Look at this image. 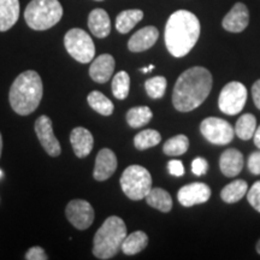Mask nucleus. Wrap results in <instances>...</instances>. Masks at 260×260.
Segmentation results:
<instances>
[{"label": "nucleus", "mask_w": 260, "mask_h": 260, "mask_svg": "<svg viewBox=\"0 0 260 260\" xmlns=\"http://www.w3.org/2000/svg\"><path fill=\"white\" fill-rule=\"evenodd\" d=\"M117 170V157L110 148L100 149L95 159L93 177L96 181H106Z\"/></svg>", "instance_id": "nucleus-13"}, {"label": "nucleus", "mask_w": 260, "mask_h": 260, "mask_svg": "<svg viewBox=\"0 0 260 260\" xmlns=\"http://www.w3.org/2000/svg\"><path fill=\"white\" fill-rule=\"evenodd\" d=\"M253 138H254V145L260 149V125L255 129V133L254 135H253Z\"/></svg>", "instance_id": "nucleus-38"}, {"label": "nucleus", "mask_w": 260, "mask_h": 260, "mask_svg": "<svg viewBox=\"0 0 260 260\" xmlns=\"http://www.w3.org/2000/svg\"><path fill=\"white\" fill-rule=\"evenodd\" d=\"M2 149H3V138H2V134H0V157H2Z\"/></svg>", "instance_id": "nucleus-41"}, {"label": "nucleus", "mask_w": 260, "mask_h": 260, "mask_svg": "<svg viewBox=\"0 0 260 260\" xmlns=\"http://www.w3.org/2000/svg\"><path fill=\"white\" fill-rule=\"evenodd\" d=\"M148 245V236L144 232H135L126 235L121 249L126 255H135L142 252Z\"/></svg>", "instance_id": "nucleus-22"}, {"label": "nucleus", "mask_w": 260, "mask_h": 260, "mask_svg": "<svg viewBox=\"0 0 260 260\" xmlns=\"http://www.w3.org/2000/svg\"><path fill=\"white\" fill-rule=\"evenodd\" d=\"M256 129V119L252 113H245L237 119L235 125V134L241 140H251Z\"/></svg>", "instance_id": "nucleus-27"}, {"label": "nucleus", "mask_w": 260, "mask_h": 260, "mask_svg": "<svg viewBox=\"0 0 260 260\" xmlns=\"http://www.w3.org/2000/svg\"><path fill=\"white\" fill-rule=\"evenodd\" d=\"M88 28L96 38L104 39L111 32V21L105 10L94 9L88 16Z\"/></svg>", "instance_id": "nucleus-19"}, {"label": "nucleus", "mask_w": 260, "mask_h": 260, "mask_svg": "<svg viewBox=\"0 0 260 260\" xmlns=\"http://www.w3.org/2000/svg\"><path fill=\"white\" fill-rule=\"evenodd\" d=\"M211 198V189L203 182H193V183L183 186L178 190L177 199L184 207H191L194 205H200L209 201Z\"/></svg>", "instance_id": "nucleus-12"}, {"label": "nucleus", "mask_w": 260, "mask_h": 260, "mask_svg": "<svg viewBox=\"0 0 260 260\" xmlns=\"http://www.w3.org/2000/svg\"><path fill=\"white\" fill-rule=\"evenodd\" d=\"M189 148V140L186 135H176L174 138L169 139L162 146V151L167 155L170 157H178L184 154Z\"/></svg>", "instance_id": "nucleus-28"}, {"label": "nucleus", "mask_w": 260, "mask_h": 260, "mask_svg": "<svg viewBox=\"0 0 260 260\" xmlns=\"http://www.w3.org/2000/svg\"><path fill=\"white\" fill-rule=\"evenodd\" d=\"M159 38L158 29L153 25H148L136 31L128 41L129 51L139 53V52L147 51L157 42Z\"/></svg>", "instance_id": "nucleus-16"}, {"label": "nucleus", "mask_w": 260, "mask_h": 260, "mask_svg": "<svg viewBox=\"0 0 260 260\" xmlns=\"http://www.w3.org/2000/svg\"><path fill=\"white\" fill-rule=\"evenodd\" d=\"M19 17V0H0V31H8Z\"/></svg>", "instance_id": "nucleus-20"}, {"label": "nucleus", "mask_w": 260, "mask_h": 260, "mask_svg": "<svg viewBox=\"0 0 260 260\" xmlns=\"http://www.w3.org/2000/svg\"><path fill=\"white\" fill-rule=\"evenodd\" d=\"M70 142L76 157L86 158L92 152L94 139L92 133L88 129L77 126V128L73 129V132H71Z\"/></svg>", "instance_id": "nucleus-17"}, {"label": "nucleus", "mask_w": 260, "mask_h": 260, "mask_svg": "<svg viewBox=\"0 0 260 260\" xmlns=\"http://www.w3.org/2000/svg\"><path fill=\"white\" fill-rule=\"evenodd\" d=\"M212 89V75L206 68L193 67L180 75L172 92V104L180 112H189L203 104Z\"/></svg>", "instance_id": "nucleus-1"}, {"label": "nucleus", "mask_w": 260, "mask_h": 260, "mask_svg": "<svg viewBox=\"0 0 260 260\" xmlns=\"http://www.w3.org/2000/svg\"><path fill=\"white\" fill-rule=\"evenodd\" d=\"M247 165H248L249 171H251L253 175H260V151L253 152V153L249 155Z\"/></svg>", "instance_id": "nucleus-35"}, {"label": "nucleus", "mask_w": 260, "mask_h": 260, "mask_svg": "<svg viewBox=\"0 0 260 260\" xmlns=\"http://www.w3.org/2000/svg\"><path fill=\"white\" fill-rule=\"evenodd\" d=\"M130 77L125 71H119L112 80V94L116 99L124 100L129 95Z\"/></svg>", "instance_id": "nucleus-30"}, {"label": "nucleus", "mask_w": 260, "mask_h": 260, "mask_svg": "<svg viewBox=\"0 0 260 260\" xmlns=\"http://www.w3.org/2000/svg\"><path fill=\"white\" fill-rule=\"evenodd\" d=\"M35 133L42 147L51 157H58L61 148L58 139L53 134V126L50 117L42 115L35 122Z\"/></svg>", "instance_id": "nucleus-11"}, {"label": "nucleus", "mask_w": 260, "mask_h": 260, "mask_svg": "<svg viewBox=\"0 0 260 260\" xmlns=\"http://www.w3.org/2000/svg\"><path fill=\"white\" fill-rule=\"evenodd\" d=\"M200 132L207 141L214 145L230 144L235 135V129L230 123L217 117L205 118L200 124Z\"/></svg>", "instance_id": "nucleus-9"}, {"label": "nucleus", "mask_w": 260, "mask_h": 260, "mask_svg": "<svg viewBox=\"0 0 260 260\" xmlns=\"http://www.w3.org/2000/svg\"><path fill=\"white\" fill-rule=\"evenodd\" d=\"M249 23L248 9L242 3H236L234 8L224 17L222 25L225 30L230 32H241Z\"/></svg>", "instance_id": "nucleus-14"}, {"label": "nucleus", "mask_w": 260, "mask_h": 260, "mask_svg": "<svg viewBox=\"0 0 260 260\" xmlns=\"http://www.w3.org/2000/svg\"><path fill=\"white\" fill-rule=\"evenodd\" d=\"M247 191H248V183L243 180H236L223 188L220 191V198L224 203L235 204L245 197Z\"/></svg>", "instance_id": "nucleus-24"}, {"label": "nucleus", "mask_w": 260, "mask_h": 260, "mask_svg": "<svg viewBox=\"0 0 260 260\" xmlns=\"http://www.w3.org/2000/svg\"><path fill=\"white\" fill-rule=\"evenodd\" d=\"M64 46L68 53L79 63H90L95 56V46L89 34L80 28H73L65 34Z\"/></svg>", "instance_id": "nucleus-7"}, {"label": "nucleus", "mask_w": 260, "mask_h": 260, "mask_svg": "<svg viewBox=\"0 0 260 260\" xmlns=\"http://www.w3.org/2000/svg\"><path fill=\"white\" fill-rule=\"evenodd\" d=\"M87 102H88L89 106L92 107L94 111L103 116L112 115L113 109H115L111 100L106 95H104L102 92H99V90L90 92L88 98H87Z\"/></svg>", "instance_id": "nucleus-26"}, {"label": "nucleus", "mask_w": 260, "mask_h": 260, "mask_svg": "<svg viewBox=\"0 0 260 260\" xmlns=\"http://www.w3.org/2000/svg\"><path fill=\"white\" fill-rule=\"evenodd\" d=\"M152 117H153V113L148 106H138L130 109L126 113V122L132 128L138 129L148 124Z\"/></svg>", "instance_id": "nucleus-25"}, {"label": "nucleus", "mask_w": 260, "mask_h": 260, "mask_svg": "<svg viewBox=\"0 0 260 260\" xmlns=\"http://www.w3.org/2000/svg\"><path fill=\"white\" fill-rule=\"evenodd\" d=\"M200 37V22L193 12L178 10L165 27V45L171 56L181 58L193 50Z\"/></svg>", "instance_id": "nucleus-2"}, {"label": "nucleus", "mask_w": 260, "mask_h": 260, "mask_svg": "<svg viewBox=\"0 0 260 260\" xmlns=\"http://www.w3.org/2000/svg\"><path fill=\"white\" fill-rule=\"evenodd\" d=\"M252 96L255 106L260 110V80L256 81L252 87Z\"/></svg>", "instance_id": "nucleus-37"}, {"label": "nucleus", "mask_w": 260, "mask_h": 260, "mask_svg": "<svg viewBox=\"0 0 260 260\" xmlns=\"http://www.w3.org/2000/svg\"><path fill=\"white\" fill-rule=\"evenodd\" d=\"M161 141V135L154 129H145L134 138V146L140 151H145L157 146Z\"/></svg>", "instance_id": "nucleus-29"}, {"label": "nucleus", "mask_w": 260, "mask_h": 260, "mask_svg": "<svg viewBox=\"0 0 260 260\" xmlns=\"http://www.w3.org/2000/svg\"><path fill=\"white\" fill-rule=\"evenodd\" d=\"M67 218L73 225L79 230L88 229L94 222V210L88 201L71 200L65 209Z\"/></svg>", "instance_id": "nucleus-10"}, {"label": "nucleus", "mask_w": 260, "mask_h": 260, "mask_svg": "<svg viewBox=\"0 0 260 260\" xmlns=\"http://www.w3.org/2000/svg\"><path fill=\"white\" fill-rule=\"evenodd\" d=\"M126 237L124 220L117 216L109 217L93 239V255L98 259H111L121 249Z\"/></svg>", "instance_id": "nucleus-4"}, {"label": "nucleus", "mask_w": 260, "mask_h": 260, "mask_svg": "<svg viewBox=\"0 0 260 260\" xmlns=\"http://www.w3.org/2000/svg\"><path fill=\"white\" fill-rule=\"evenodd\" d=\"M116 61L111 54H102L96 57L90 64L89 76L94 82L106 83L112 77Z\"/></svg>", "instance_id": "nucleus-15"}, {"label": "nucleus", "mask_w": 260, "mask_h": 260, "mask_svg": "<svg viewBox=\"0 0 260 260\" xmlns=\"http://www.w3.org/2000/svg\"><path fill=\"white\" fill-rule=\"evenodd\" d=\"M121 187L129 199L142 200L152 189V176L146 168L130 165L123 171Z\"/></svg>", "instance_id": "nucleus-6"}, {"label": "nucleus", "mask_w": 260, "mask_h": 260, "mask_svg": "<svg viewBox=\"0 0 260 260\" xmlns=\"http://www.w3.org/2000/svg\"><path fill=\"white\" fill-rule=\"evenodd\" d=\"M154 65L153 64H151V65H148L147 68H141V69H140V71H141V73H144V74H146V73H148V71H151V70H154Z\"/></svg>", "instance_id": "nucleus-39"}, {"label": "nucleus", "mask_w": 260, "mask_h": 260, "mask_svg": "<svg viewBox=\"0 0 260 260\" xmlns=\"http://www.w3.org/2000/svg\"><path fill=\"white\" fill-rule=\"evenodd\" d=\"M247 200L253 209L260 212V181L255 182L247 191Z\"/></svg>", "instance_id": "nucleus-32"}, {"label": "nucleus", "mask_w": 260, "mask_h": 260, "mask_svg": "<svg viewBox=\"0 0 260 260\" xmlns=\"http://www.w3.org/2000/svg\"><path fill=\"white\" fill-rule=\"evenodd\" d=\"M63 17V6L58 0H31L24 11L28 27L34 30H47Z\"/></svg>", "instance_id": "nucleus-5"}, {"label": "nucleus", "mask_w": 260, "mask_h": 260, "mask_svg": "<svg viewBox=\"0 0 260 260\" xmlns=\"http://www.w3.org/2000/svg\"><path fill=\"white\" fill-rule=\"evenodd\" d=\"M167 79L164 76H154L145 82V88L152 99H161L167 90Z\"/></svg>", "instance_id": "nucleus-31"}, {"label": "nucleus", "mask_w": 260, "mask_h": 260, "mask_svg": "<svg viewBox=\"0 0 260 260\" xmlns=\"http://www.w3.org/2000/svg\"><path fill=\"white\" fill-rule=\"evenodd\" d=\"M209 170V162L205 158L198 157L191 161V172L197 176H203Z\"/></svg>", "instance_id": "nucleus-33"}, {"label": "nucleus", "mask_w": 260, "mask_h": 260, "mask_svg": "<svg viewBox=\"0 0 260 260\" xmlns=\"http://www.w3.org/2000/svg\"><path fill=\"white\" fill-rule=\"evenodd\" d=\"M243 154L235 148L225 149L220 155L219 168L224 176L235 177L243 169Z\"/></svg>", "instance_id": "nucleus-18"}, {"label": "nucleus", "mask_w": 260, "mask_h": 260, "mask_svg": "<svg viewBox=\"0 0 260 260\" xmlns=\"http://www.w3.org/2000/svg\"><path fill=\"white\" fill-rule=\"evenodd\" d=\"M96 2H103V0H96Z\"/></svg>", "instance_id": "nucleus-43"}, {"label": "nucleus", "mask_w": 260, "mask_h": 260, "mask_svg": "<svg viewBox=\"0 0 260 260\" xmlns=\"http://www.w3.org/2000/svg\"><path fill=\"white\" fill-rule=\"evenodd\" d=\"M255 249H256V253H258V254H260V239L258 240V242H256Z\"/></svg>", "instance_id": "nucleus-40"}, {"label": "nucleus", "mask_w": 260, "mask_h": 260, "mask_svg": "<svg viewBox=\"0 0 260 260\" xmlns=\"http://www.w3.org/2000/svg\"><path fill=\"white\" fill-rule=\"evenodd\" d=\"M147 204L155 210H159L160 212H170L172 209V198L171 195L164 190L162 188H153L149 190L147 197L145 198Z\"/></svg>", "instance_id": "nucleus-21"}, {"label": "nucleus", "mask_w": 260, "mask_h": 260, "mask_svg": "<svg viewBox=\"0 0 260 260\" xmlns=\"http://www.w3.org/2000/svg\"><path fill=\"white\" fill-rule=\"evenodd\" d=\"M2 175H3V172H2V170H0V177H2Z\"/></svg>", "instance_id": "nucleus-42"}, {"label": "nucleus", "mask_w": 260, "mask_h": 260, "mask_svg": "<svg viewBox=\"0 0 260 260\" xmlns=\"http://www.w3.org/2000/svg\"><path fill=\"white\" fill-rule=\"evenodd\" d=\"M44 94L42 80L37 71L27 70L16 77L10 88V105L21 116L30 115L40 105Z\"/></svg>", "instance_id": "nucleus-3"}, {"label": "nucleus", "mask_w": 260, "mask_h": 260, "mask_svg": "<svg viewBox=\"0 0 260 260\" xmlns=\"http://www.w3.org/2000/svg\"><path fill=\"white\" fill-rule=\"evenodd\" d=\"M25 259L27 260H46V259H48V255L46 254V252L41 248V247L35 246V247H31V248L27 252V254H25Z\"/></svg>", "instance_id": "nucleus-36"}, {"label": "nucleus", "mask_w": 260, "mask_h": 260, "mask_svg": "<svg viewBox=\"0 0 260 260\" xmlns=\"http://www.w3.org/2000/svg\"><path fill=\"white\" fill-rule=\"evenodd\" d=\"M247 102V89L241 82L233 81L224 86L218 98L220 111L225 115L234 116L242 111Z\"/></svg>", "instance_id": "nucleus-8"}, {"label": "nucleus", "mask_w": 260, "mask_h": 260, "mask_svg": "<svg viewBox=\"0 0 260 260\" xmlns=\"http://www.w3.org/2000/svg\"><path fill=\"white\" fill-rule=\"evenodd\" d=\"M144 18V12L141 10H125L117 16L116 29L121 34H126Z\"/></svg>", "instance_id": "nucleus-23"}, {"label": "nucleus", "mask_w": 260, "mask_h": 260, "mask_svg": "<svg viewBox=\"0 0 260 260\" xmlns=\"http://www.w3.org/2000/svg\"><path fill=\"white\" fill-rule=\"evenodd\" d=\"M168 170L170 172V175H172V176L175 177L183 176L184 172H186V170H184L183 162L180 160H175V159H172V160L168 162Z\"/></svg>", "instance_id": "nucleus-34"}]
</instances>
